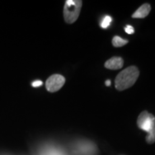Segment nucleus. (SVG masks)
Wrapping results in <instances>:
<instances>
[{"mask_svg": "<svg viewBox=\"0 0 155 155\" xmlns=\"http://www.w3.org/2000/svg\"><path fill=\"white\" fill-rule=\"evenodd\" d=\"M128 43V40L125 39L121 38L119 36L114 37L113 40H112V44L115 48H120L122 46L125 45Z\"/></svg>", "mask_w": 155, "mask_h": 155, "instance_id": "7", "label": "nucleus"}, {"mask_svg": "<svg viewBox=\"0 0 155 155\" xmlns=\"http://www.w3.org/2000/svg\"><path fill=\"white\" fill-rule=\"evenodd\" d=\"M106 86H109L110 85H111V81H110V80H107V81H106Z\"/></svg>", "mask_w": 155, "mask_h": 155, "instance_id": "11", "label": "nucleus"}, {"mask_svg": "<svg viewBox=\"0 0 155 155\" xmlns=\"http://www.w3.org/2000/svg\"><path fill=\"white\" fill-rule=\"evenodd\" d=\"M65 78L60 74H54L50 76L46 81L45 86L49 92L54 93L58 91L64 86Z\"/></svg>", "mask_w": 155, "mask_h": 155, "instance_id": "4", "label": "nucleus"}, {"mask_svg": "<svg viewBox=\"0 0 155 155\" xmlns=\"http://www.w3.org/2000/svg\"><path fill=\"white\" fill-rule=\"evenodd\" d=\"M124 30L125 32L129 35L134 33V29L133 27L131 26V25H127V26L124 28Z\"/></svg>", "mask_w": 155, "mask_h": 155, "instance_id": "9", "label": "nucleus"}, {"mask_svg": "<svg viewBox=\"0 0 155 155\" xmlns=\"http://www.w3.org/2000/svg\"><path fill=\"white\" fill-rule=\"evenodd\" d=\"M83 2L81 0H67L63 9L65 21L68 24H73L78 18Z\"/></svg>", "mask_w": 155, "mask_h": 155, "instance_id": "3", "label": "nucleus"}, {"mask_svg": "<svg viewBox=\"0 0 155 155\" xmlns=\"http://www.w3.org/2000/svg\"><path fill=\"white\" fill-rule=\"evenodd\" d=\"M124 65V60L121 57H113L108 60L104 64V66L106 68L110 70H119L121 69Z\"/></svg>", "mask_w": 155, "mask_h": 155, "instance_id": "5", "label": "nucleus"}, {"mask_svg": "<svg viewBox=\"0 0 155 155\" xmlns=\"http://www.w3.org/2000/svg\"><path fill=\"white\" fill-rule=\"evenodd\" d=\"M111 21H112L111 17L107 15V16H106L104 18V19H103L101 23V28H107L110 25V24H111Z\"/></svg>", "mask_w": 155, "mask_h": 155, "instance_id": "8", "label": "nucleus"}, {"mask_svg": "<svg viewBox=\"0 0 155 155\" xmlns=\"http://www.w3.org/2000/svg\"><path fill=\"white\" fill-rule=\"evenodd\" d=\"M137 125L141 130L147 131V142L152 144L155 142V116L147 111L139 114L137 119Z\"/></svg>", "mask_w": 155, "mask_h": 155, "instance_id": "2", "label": "nucleus"}, {"mask_svg": "<svg viewBox=\"0 0 155 155\" xmlns=\"http://www.w3.org/2000/svg\"><path fill=\"white\" fill-rule=\"evenodd\" d=\"M42 85V82L41 81H35L32 83V86L33 87H39Z\"/></svg>", "mask_w": 155, "mask_h": 155, "instance_id": "10", "label": "nucleus"}, {"mask_svg": "<svg viewBox=\"0 0 155 155\" xmlns=\"http://www.w3.org/2000/svg\"><path fill=\"white\" fill-rule=\"evenodd\" d=\"M139 71L137 67L129 66L120 72L115 79V87L118 91H124L130 88L137 81Z\"/></svg>", "mask_w": 155, "mask_h": 155, "instance_id": "1", "label": "nucleus"}, {"mask_svg": "<svg viewBox=\"0 0 155 155\" xmlns=\"http://www.w3.org/2000/svg\"><path fill=\"white\" fill-rule=\"evenodd\" d=\"M151 11V5L148 3H145L141 6L132 15V18L143 19L148 16Z\"/></svg>", "mask_w": 155, "mask_h": 155, "instance_id": "6", "label": "nucleus"}]
</instances>
